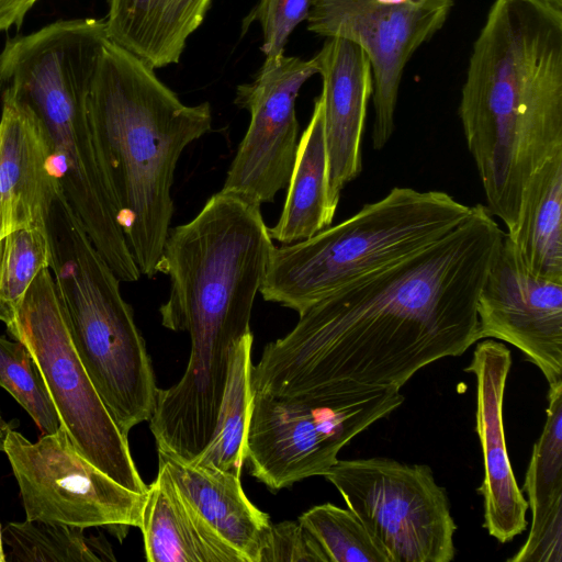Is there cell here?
Here are the masks:
<instances>
[{
    "label": "cell",
    "instance_id": "1",
    "mask_svg": "<svg viewBox=\"0 0 562 562\" xmlns=\"http://www.w3.org/2000/svg\"><path fill=\"white\" fill-rule=\"evenodd\" d=\"M504 232L488 209L300 314L252 366L254 393L401 389L424 367L480 340L476 302Z\"/></svg>",
    "mask_w": 562,
    "mask_h": 562
},
{
    "label": "cell",
    "instance_id": "2",
    "mask_svg": "<svg viewBox=\"0 0 562 562\" xmlns=\"http://www.w3.org/2000/svg\"><path fill=\"white\" fill-rule=\"evenodd\" d=\"M274 245L260 205L220 191L188 223L170 228L157 272L168 277L161 324L187 331L191 352L180 381L158 389L151 427L189 448L210 440L235 344L252 334L254 302Z\"/></svg>",
    "mask_w": 562,
    "mask_h": 562
},
{
    "label": "cell",
    "instance_id": "3",
    "mask_svg": "<svg viewBox=\"0 0 562 562\" xmlns=\"http://www.w3.org/2000/svg\"><path fill=\"white\" fill-rule=\"evenodd\" d=\"M487 209L515 232L533 173L562 151V9L494 0L458 109Z\"/></svg>",
    "mask_w": 562,
    "mask_h": 562
},
{
    "label": "cell",
    "instance_id": "4",
    "mask_svg": "<svg viewBox=\"0 0 562 562\" xmlns=\"http://www.w3.org/2000/svg\"><path fill=\"white\" fill-rule=\"evenodd\" d=\"M89 113L127 246L140 276L154 278L173 215L177 162L211 130V105L184 104L154 68L109 40Z\"/></svg>",
    "mask_w": 562,
    "mask_h": 562
},
{
    "label": "cell",
    "instance_id": "5",
    "mask_svg": "<svg viewBox=\"0 0 562 562\" xmlns=\"http://www.w3.org/2000/svg\"><path fill=\"white\" fill-rule=\"evenodd\" d=\"M46 228L49 269L76 352L122 434L150 419L158 387L145 340L120 280L64 196Z\"/></svg>",
    "mask_w": 562,
    "mask_h": 562
},
{
    "label": "cell",
    "instance_id": "6",
    "mask_svg": "<svg viewBox=\"0 0 562 562\" xmlns=\"http://www.w3.org/2000/svg\"><path fill=\"white\" fill-rule=\"evenodd\" d=\"M470 210L443 191L395 187L344 222L274 247L259 292L300 315L357 279L442 238Z\"/></svg>",
    "mask_w": 562,
    "mask_h": 562
},
{
    "label": "cell",
    "instance_id": "7",
    "mask_svg": "<svg viewBox=\"0 0 562 562\" xmlns=\"http://www.w3.org/2000/svg\"><path fill=\"white\" fill-rule=\"evenodd\" d=\"M403 402L395 387L344 394L254 393L246 439L251 475L272 491L323 476L341 448Z\"/></svg>",
    "mask_w": 562,
    "mask_h": 562
},
{
    "label": "cell",
    "instance_id": "8",
    "mask_svg": "<svg viewBox=\"0 0 562 562\" xmlns=\"http://www.w3.org/2000/svg\"><path fill=\"white\" fill-rule=\"evenodd\" d=\"M32 353L60 423L75 448L130 491L145 494L122 434L74 347L49 268H43L22 301L12 335Z\"/></svg>",
    "mask_w": 562,
    "mask_h": 562
},
{
    "label": "cell",
    "instance_id": "9",
    "mask_svg": "<svg viewBox=\"0 0 562 562\" xmlns=\"http://www.w3.org/2000/svg\"><path fill=\"white\" fill-rule=\"evenodd\" d=\"M387 562H449L457 525L427 464L373 457L337 460L323 475Z\"/></svg>",
    "mask_w": 562,
    "mask_h": 562
},
{
    "label": "cell",
    "instance_id": "10",
    "mask_svg": "<svg viewBox=\"0 0 562 562\" xmlns=\"http://www.w3.org/2000/svg\"><path fill=\"white\" fill-rule=\"evenodd\" d=\"M3 452L25 519L86 529L139 527L145 494L122 486L87 460L63 426L35 442L12 429Z\"/></svg>",
    "mask_w": 562,
    "mask_h": 562
},
{
    "label": "cell",
    "instance_id": "11",
    "mask_svg": "<svg viewBox=\"0 0 562 562\" xmlns=\"http://www.w3.org/2000/svg\"><path fill=\"white\" fill-rule=\"evenodd\" d=\"M450 10L374 0H313L307 30L341 37L367 54L373 80L372 146L382 149L395 128L400 83L413 54L446 23Z\"/></svg>",
    "mask_w": 562,
    "mask_h": 562
},
{
    "label": "cell",
    "instance_id": "12",
    "mask_svg": "<svg viewBox=\"0 0 562 562\" xmlns=\"http://www.w3.org/2000/svg\"><path fill=\"white\" fill-rule=\"evenodd\" d=\"M318 74L315 58L282 56L263 61L255 78L237 87L235 104L250 114L247 132L227 170L222 192L261 205L273 202L290 180L299 123L295 103Z\"/></svg>",
    "mask_w": 562,
    "mask_h": 562
},
{
    "label": "cell",
    "instance_id": "13",
    "mask_svg": "<svg viewBox=\"0 0 562 562\" xmlns=\"http://www.w3.org/2000/svg\"><path fill=\"white\" fill-rule=\"evenodd\" d=\"M479 337L518 348L549 384L562 380V283L533 276L504 233L480 290Z\"/></svg>",
    "mask_w": 562,
    "mask_h": 562
},
{
    "label": "cell",
    "instance_id": "14",
    "mask_svg": "<svg viewBox=\"0 0 562 562\" xmlns=\"http://www.w3.org/2000/svg\"><path fill=\"white\" fill-rule=\"evenodd\" d=\"M510 366L512 355L506 345L484 340L476 344L472 360L464 369L476 379V432L484 467L477 493L483 497V527L501 543L512 541L528 525V503L512 469L503 422Z\"/></svg>",
    "mask_w": 562,
    "mask_h": 562
},
{
    "label": "cell",
    "instance_id": "15",
    "mask_svg": "<svg viewBox=\"0 0 562 562\" xmlns=\"http://www.w3.org/2000/svg\"><path fill=\"white\" fill-rule=\"evenodd\" d=\"M314 58L323 81L327 196L336 213L342 189L362 170L361 140L373 93L372 71L363 49L341 37H326Z\"/></svg>",
    "mask_w": 562,
    "mask_h": 562
},
{
    "label": "cell",
    "instance_id": "16",
    "mask_svg": "<svg viewBox=\"0 0 562 562\" xmlns=\"http://www.w3.org/2000/svg\"><path fill=\"white\" fill-rule=\"evenodd\" d=\"M56 191L35 120L25 109L2 101L0 239L24 227L46 226Z\"/></svg>",
    "mask_w": 562,
    "mask_h": 562
},
{
    "label": "cell",
    "instance_id": "17",
    "mask_svg": "<svg viewBox=\"0 0 562 562\" xmlns=\"http://www.w3.org/2000/svg\"><path fill=\"white\" fill-rule=\"evenodd\" d=\"M158 465L206 525L245 562H259L271 521L248 499L240 475L183 462L162 451H158Z\"/></svg>",
    "mask_w": 562,
    "mask_h": 562
},
{
    "label": "cell",
    "instance_id": "18",
    "mask_svg": "<svg viewBox=\"0 0 562 562\" xmlns=\"http://www.w3.org/2000/svg\"><path fill=\"white\" fill-rule=\"evenodd\" d=\"M138 528L148 562H245L206 525L160 465L147 485Z\"/></svg>",
    "mask_w": 562,
    "mask_h": 562
},
{
    "label": "cell",
    "instance_id": "19",
    "mask_svg": "<svg viewBox=\"0 0 562 562\" xmlns=\"http://www.w3.org/2000/svg\"><path fill=\"white\" fill-rule=\"evenodd\" d=\"M547 419L533 445L522 490L531 527L508 562H562V380L549 384Z\"/></svg>",
    "mask_w": 562,
    "mask_h": 562
},
{
    "label": "cell",
    "instance_id": "20",
    "mask_svg": "<svg viewBox=\"0 0 562 562\" xmlns=\"http://www.w3.org/2000/svg\"><path fill=\"white\" fill-rule=\"evenodd\" d=\"M213 0H109L108 38L154 69L178 64Z\"/></svg>",
    "mask_w": 562,
    "mask_h": 562
},
{
    "label": "cell",
    "instance_id": "21",
    "mask_svg": "<svg viewBox=\"0 0 562 562\" xmlns=\"http://www.w3.org/2000/svg\"><path fill=\"white\" fill-rule=\"evenodd\" d=\"M288 194L279 221L268 228L281 244L312 237L330 226L335 212L328 204V165L321 94L314 101L311 120L297 143Z\"/></svg>",
    "mask_w": 562,
    "mask_h": 562
},
{
    "label": "cell",
    "instance_id": "22",
    "mask_svg": "<svg viewBox=\"0 0 562 562\" xmlns=\"http://www.w3.org/2000/svg\"><path fill=\"white\" fill-rule=\"evenodd\" d=\"M508 236L530 273L562 283V151L531 177Z\"/></svg>",
    "mask_w": 562,
    "mask_h": 562
},
{
    "label": "cell",
    "instance_id": "23",
    "mask_svg": "<svg viewBox=\"0 0 562 562\" xmlns=\"http://www.w3.org/2000/svg\"><path fill=\"white\" fill-rule=\"evenodd\" d=\"M254 336L238 340L229 355L223 397L212 436L205 448L190 463L241 476L246 461V439L251 414V348Z\"/></svg>",
    "mask_w": 562,
    "mask_h": 562
},
{
    "label": "cell",
    "instance_id": "24",
    "mask_svg": "<svg viewBox=\"0 0 562 562\" xmlns=\"http://www.w3.org/2000/svg\"><path fill=\"white\" fill-rule=\"evenodd\" d=\"M86 528L40 520L11 521L2 529L10 548L7 561L103 562L114 561L102 537L87 536Z\"/></svg>",
    "mask_w": 562,
    "mask_h": 562
},
{
    "label": "cell",
    "instance_id": "25",
    "mask_svg": "<svg viewBox=\"0 0 562 562\" xmlns=\"http://www.w3.org/2000/svg\"><path fill=\"white\" fill-rule=\"evenodd\" d=\"M49 263L46 226L24 227L0 239V322L11 336L26 291Z\"/></svg>",
    "mask_w": 562,
    "mask_h": 562
},
{
    "label": "cell",
    "instance_id": "26",
    "mask_svg": "<svg viewBox=\"0 0 562 562\" xmlns=\"http://www.w3.org/2000/svg\"><path fill=\"white\" fill-rule=\"evenodd\" d=\"M0 387L26 411L43 434L63 425L44 378L27 347L0 336Z\"/></svg>",
    "mask_w": 562,
    "mask_h": 562
},
{
    "label": "cell",
    "instance_id": "27",
    "mask_svg": "<svg viewBox=\"0 0 562 562\" xmlns=\"http://www.w3.org/2000/svg\"><path fill=\"white\" fill-rule=\"evenodd\" d=\"M297 520L316 538L328 562H387L350 509L325 503Z\"/></svg>",
    "mask_w": 562,
    "mask_h": 562
},
{
    "label": "cell",
    "instance_id": "28",
    "mask_svg": "<svg viewBox=\"0 0 562 562\" xmlns=\"http://www.w3.org/2000/svg\"><path fill=\"white\" fill-rule=\"evenodd\" d=\"M313 0H259L245 16L243 27L258 22L262 30L265 61L284 56L288 40L308 16Z\"/></svg>",
    "mask_w": 562,
    "mask_h": 562
},
{
    "label": "cell",
    "instance_id": "29",
    "mask_svg": "<svg viewBox=\"0 0 562 562\" xmlns=\"http://www.w3.org/2000/svg\"><path fill=\"white\" fill-rule=\"evenodd\" d=\"M328 562L316 538L299 521L271 524L259 562Z\"/></svg>",
    "mask_w": 562,
    "mask_h": 562
},
{
    "label": "cell",
    "instance_id": "30",
    "mask_svg": "<svg viewBox=\"0 0 562 562\" xmlns=\"http://www.w3.org/2000/svg\"><path fill=\"white\" fill-rule=\"evenodd\" d=\"M37 0H0V31L20 26L25 14Z\"/></svg>",
    "mask_w": 562,
    "mask_h": 562
},
{
    "label": "cell",
    "instance_id": "31",
    "mask_svg": "<svg viewBox=\"0 0 562 562\" xmlns=\"http://www.w3.org/2000/svg\"><path fill=\"white\" fill-rule=\"evenodd\" d=\"M384 3H395V4H413L424 8H434V9H448L454 4V0H374Z\"/></svg>",
    "mask_w": 562,
    "mask_h": 562
},
{
    "label": "cell",
    "instance_id": "32",
    "mask_svg": "<svg viewBox=\"0 0 562 562\" xmlns=\"http://www.w3.org/2000/svg\"><path fill=\"white\" fill-rule=\"evenodd\" d=\"M12 429V425L8 423L0 413V451H3L5 439Z\"/></svg>",
    "mask_w": 562,
    "mask_h": 562
},
{
    "label": "cell",
    "instance_id": "33",
    "mask_svg": "<svg viewBox=\"0 0 562 562\" xmlns=\"http://www.w3.org/2000/svg\"><path fill=\"white\" fill-rule=\"evenodd\" d=\"M7 559H5V553H4V550H3V537H2V529H1V526H0V562H5Z\"/></svg>",
    "mask_w": 562,
    "mask_h": 562
},
{
    "label": "cell",
    "instance_id": "34",
    "mask_svg": "<svg viewBox=\"0 0 562 562\" xmlns=\"http://www.w3.org/2000/svg\"><path fill=\"white\" fill-rule=\"evenodd\" d=\"M544 1L559 8V9H562V0H544Z\"/></svg>",
    "mask_w": 562,
    "mask_h": 562
}]
</instances>
